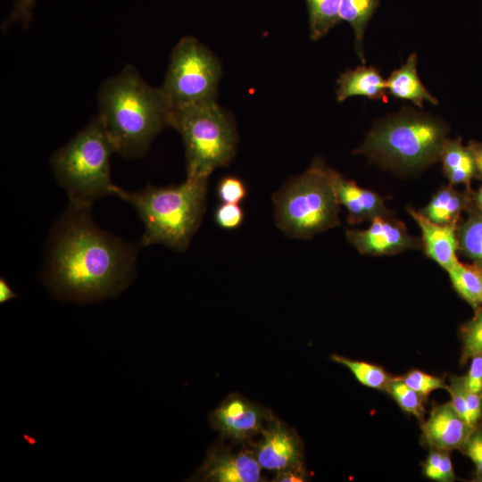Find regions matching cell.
Returning a JSON list of instances; mask_svg holds the SVG:
<instances>
[{
  "mask_svg": "<svg viewBox=\"0 0 482 482\" xmlns=\"http://www.w3.org/2000/svg\"><path fill=\"white\" fill-rule=\"evenodd\" d=\"M330 359L347 368L362 385L370 388L385 391L393 378L382 367L373 363L352 360L338 354H332Z\"/></svg>",
  "mask_w": 482,
  "mask_h": 482,
  "instance_id": "24",
  "label": "cell"
},
{
  "mask_svg": "<svg viewBox=\"0 0 482 482\" xmlns=\"http://www.w3.org/2000/svg\"><path fill=\"white\" fill-rule=\"evenodd\" d=\"M221 66L198 39L182 37L171 51L161 87L172 108L215 100Z\"/></svg>",
  "mask_w": 482,
  "mask_h": 482,
  "instance_id": "8",
  "label": "cell"
},
{
  "mask_svg": "<svg viewBox=\"0 0 482 482\" xmlns=\"http://www.w3.org/2000/svg\"><path fill=\"white\" fill-rule=\"evenodd\" d=\"M389 93L399 99L410 100L419 107L423 101L437 104L438 101L427 90L417 73V54H411L407 62L393 71L386 80Z\"/></svg>",
  "mask_w": 482,
  "mask_h": 482,
  "instance_id": "17",
  "label": "cell"
},
{
  "mask_svg": "<svg viewBox=\"0 0 482 482\" xmlns=\"http://www.w3.org/2000/svg\"><path fill=\"white\" fill-rule=\"evenodd\" d=\"M309 12L310 35L312 40L324 37L340 21L342 0H305Z\"/></svg>",
  "mask_w": 482,
  "mask_h": 482,
  "instance_id": "23",
  "label": "cell"
},
{
  "mask_svg": "<svg viewBox=\"0 0 482 482\" xmlns=\"http://www.w3.org/2000/svg\"><path fill=\"white\" fill-rule=\"evenodd\" d=\"M458 295L475 310L482 304V274L477 265L457 262L448 271Z\"/></svg>",
  "mask_w": 482,
  "mask_h": 482,
  "instance_id": "20",
  "label": "cell"
},
{
  "mask_svg": "<svg viewBox=\"0 0 482 482\" xmlns=\"http://www.w3.org/2000/svg\"><path fill=\"white\" fill-rule=\"evenodd\" d=\"M458 249L482 268V212L471 209L468 219L457 224Z\"/></svg>",
  "mask_w": 482,
  "mask_h": 482,
  "instance_id": "22",
  "label": "cell"
},
{
  "mask_svg": "<svg viewBox=\"0 0 482 482\" xmlns=\"http://www.w3.org/2000/svg\"><path fill=\"white\" fill-rule=\"evenodd\" d=\"M401 378L407 386L426 400L436 389L447 390V385L443 378L433 376L416 369L408 371Z\"/></svg>",
  "mask_w": 482,
  "mask_h": 482,
  "instance_id": "28",
  "label": "cell"
},
{
  "mask_svg": "<svg viewBox=\"0 0 482 482\" xmlns=\"http://www.w3.org/2000/svg\"><path fill=\"white\" fill-rule=\"evenodd\" d=\"M385 391L403 411L413 415L421 422L424 420L426 399L407 386L401 377H393Z\"/></svg>",
  "mask_w": 482,
  "mask_h": 482,
  "instance_id": "25",
  "label": "cell"
},
{
  "mask_svg": "<svg viewBox=\"0 0 482 482\" xmlns=\"http://www.w3.org/2000/svg\"><path fill=\"white\" fill-rule=\"evenodd\" d=\"M469 146L475 158L477 175L482 177V144L470 141Z\"/></svg>",
  "mask_w": 482,
  "mask_h": 482,
  "instance_id": "37",
  "label": "cell"
},
{
  "mask_svg": "<svg viewBox=\"0 0 482 482\" xmlns=\"http://www.w3.org/2000/svg\"><path fill=\"white\" fill-rule=\"evenodd\" d=\"M208 178H189L177 186L148 185L137 191L118 186L113 195L129 204L144 225L141 248L162 245L184 252L198 230L206 207Z\"/></svg>",
  "mask_w": 482,
  "mask_h": 482,
  "instance_id": "3",
  "label": "cell"
},
{
  "mask_svg": "<svg viewBox=\"0 0 482 482\" xmlns=\"http://www.w3.org/2000/svg\"><path fill=\"white\" fill-rule=\"evenodd\" d=\"M474 199L478 209L482 212V186L475 194Z\"/></svg>",
  "mask_w": 482,
  "mask_h": 482,
  "instance_id": "39",
  "label": "cell"
},
{
  "mask_svg": "<svg viewBox=\"0 0 482 482\" xmlns=\"http://www.w3.org/2000/svg\"><path fill=\"white\" fill-rule=\"evenodd\" d=\"M273 481L277 482H301L305 480L304 466L292 467L277 472Z\"/></svg>",
  "mask_w": 482,
  "mask_h": 482,
  "instance_id": "36",
  "label": "cell"
},
{
  "mask_svg": "<svg viewBox=\"0 0 482 482\" xmlns=\"http://www.w3.org/2000/svg\"><path fill=\"white\" fill-rule=\"evenodd\" d=\"M329 178L337 200L347 212L346 221L351 225L372 220L378 216H392L384 197L361 187L354 181L328 168Z\"/></svg>",
  "mask_w": 482,
  "mask_h": 482,
  "instance_id": "13",
  "label": "cell"
},
{
  "mask_svg": "<svg viewBox=\"0 0 482 482\" xmlns=\"http://www.w3.org/2000/svg\"><path fill=\"white\" fill-rule=\"evenodd\" d=\"M447 133L442 120L404 109L378 122L354 153L386 170H422L440 160Z\"/></svg>",
  "mask_w": 482,
  "mask_h": 482,
  "instance_id": "4",
  "label": "cell"
},
{
  "mask_svg": "<svg viewBox=\"0 0 482 482\" xmlns=\"http://www.w3.org/2000/svg\"><path fill=\"white\" fill-rule=\"evenodd\" d=\"M273 417L242 395L232 394L210 414L209 421L223 437L242 443L262 434Z\"/></svg>",
  "mask_w": 482,
  "mask_h": 482,
  "instance_id": "9",
  "label": "cell"
},
{
  "mask_svg": "<svg viewBox=\"0 0 482 482\" xmlns=\"http://www.w3.org/2000/svg\"><path fill=\"white\" fill-rule=\"evenodd\" d=\"M407 211L421 230L425 254L448 271L459 261L457 225L436 224L411 207H407Z\"/></svg>",
  "mask_w": 482,
  "mask_h": 482,
  "instance_id": "15",
  "label": "cell"
},
{
  "mask_svg": "<svg viewBox=\"0 0 482 482\" xmlns=\"http://www.w3.org/2000/svg\"><path fill=\"white\" fill-rule=\"evenodd\" d=\"M422 468L424 475L431 480L452 482L456 479L448 451L431 448Z\"/></svg>",
  "mask_w": 482,
  "mask_h": 482,
  "instance_id": "27",
  "label": "cell"
},
{
  "mask_svg": "<svg viewBox=\"0 0 482 482\" xmlns=\"http://www.w3.org/2000/svg\"><path fill=\"white\" fill-rule=\"evenodd\" d=\"M465 382L469 390L482 393V352L471 358L469 372L465 376Z\"/></svg>",
  "mask_w": 482,
  "mask_h": 482,
  "instance_id": "35",
  "label": "cell"
},
{
  "mask_svg": "<svg viewBox=\"0 0 482 482\" xmlns=\"http://www.w3.org/2000/svg\"><path fill=\"white\" fill-rule=\"evenodd\" d=\"M378 5V0H342L340 21L349 22L355 37V48L361 60L364 62L362 41L365 28Z\"/></svg>",
  "mask_w": 482,
  "mask_h": 482,
  "instance_id": "21",
  "label": "cell"
},
{
  "mask_svg": "<svg viewBox=\"0 0 482 482\" xmlns=\"http://www.w3.org/2000/svg\"><path fill=\"white\" fill-rule=\"evenodd\" d=\"M440 160L443 172L452 186H468L477 175L473 153L469 145H462L461 138L446 140Z\"/></svg>",
  "mask_w": 482,
  "mask_h": 482,
  "instance_id": "18",
  "label": "cell"
},
{
  "mask_svg": "<svg viewBox=\"0 0 482 482\" xmlns=\"http://www.w3.org/2000/svg\"><path fill=\"white\" fill-rule=\"evenodd\" d=\"M195 480L212 482L262 481L261 466L254 453L249 451L233 452L213 447L198 469Z\"/></svg>",
  "mask_w": 482,
  "mask_h": 482,
  "instance_id": "12",
  "label": "cell"
},
{
  "mask_svg": "<svg viewBox=\"0 0 482 482\" xmlns=\"http://www.w3.org/2000/svg\"><path fill=\"white\" fill-rule=\"evenodd\" d=\"M113 153L96 117L53 154L51 169L69 204L92 208L96 201L113 195L110 164Z\"/></svg>",
  "mask_w": 482,
  "mask_h": 482,
  "instance_id": "5",
  "label": "cell"
},
{
  "mask_svg": "<svg viewBox=\"0 0 482 482\" xmlns=\"http://www.w3.org/2000/svg\"><path fill=\"white\" fill-rule=\"evenodd\" d=\"M480 268V267H479ZM480 270H481V274H482V268H480Z\"/></svg>",
  "mask_w": 482,
  "mask_h": 482,
  "instance_id": "40",
  "label": "cell"
},
{
  "mask_svg": "<svg viewBox=\"0 0 482 482\" xmlns=\"http://www.w3.org/2000/svg\"><path fill=\"white\" fill-rule=\"evenodd\" d=\"M276 226L288 237L312 239L340 225L338 204L328 167L316 159L272 195Z\"/></svg>",
  "mask_w": 482,
  "mask_h": 482,
  "instance_id": "6",
  "label": "cell"
},
{
  "mask_svg": "<svg viewBox=\"0 0 482 482\" xmlns=\"http://www.w3.org/2000/svg\"><path fill=\"white\" fill-rule=\"evenodd\" d=\"M460 337L462 344L461 364L464 365L475 354L482 352V305L476 309L473 318L462 325Z\"/></svg>",
  "mask_w": 482,
  "mask_h": 482,
  "instance_id": "26",
  "label": "cell"
},
{
  "mask_svg": "<svg viewBox=\"0 0 482 482\" xmlns=\"http://www.w3.org/2000/svg\"><path fill=\"white\" fill-rule=\"evenodd\" d=\"M469 205V196L449 185L440 187L420 212L436 224L457 225L461 212Z\"/></svg>",
  "mask_w": 482,
  "mask_h": 482,
  "instance_id": "19",
  "label": "cell"
},
{
  "mask_svg": "<svg viewBox=\"0 0 482 482\" xmlns=\"http://www.w3.org/2000/svg\"><path fill=\"white\" fill-rule=\"evenodd\" d=\"M97 102V119L122 157H142L154 138L171 127L173 108L161 87L146 83L132 65L101 85Z\"/></svg>",
  "mask_w": 482,
  "mask_h": 482,
  "instance_id": "2",
  "label": "cell"
},
{
  "mask_svg": "<svg viewBox=\"0 0 482 482\" xmlns=\"http://www.w3.org/2000/svg\"><path fill=\"white\" fill-rule=\"evenodd\" d=\"M482 420V393L468 389L466 392L465 421L473 429Z\"/></svg>",
  "mask_w": 482,
  "mask_h": 482,
  "instance_id": "33",
  "label": "cell"
},
{
  "mask_svg": "<svg viewBox=\"0 0 482 482\" xmlns=\"http://www.w3.org/2000/svg\"><path fill=\"white\" fill-rule=\"evenodd\" d=\"M447 390L451 395L452 405L465 420L467 392L465 376L451 377L450 383L447 385Z\"/></svg>",
  "mask_w": 482,
  "mask_h": 482,
  "instance_id": "32",
  "label": "cell"
},
{
  "mask_svg": "<svg viewBox=\"0 0 482 482\" xmlns=\"http://www.w3.org/2000/svg\"><path fill=\"white\" fill-rule=\"evenodd\" d=\"M171 127L184 145L187 177L209 179L217 168L232 161L236 126L216 100L174 108Z\"/></svg>",
  "mask_w": 482,
  "mask_h": 482,
  "instance_id": "7",
  "label": "cell"
},
{
  "mask_svg": "<svg viewBox=\"0 0 482 482\" xmlns=\"http://www.w3.org/2000/svg\"><path fill=\"white\" fill-rule=\"evenodd\" d=\"M217 195L222 203L239 204L246 197L247 187L240 178L228 175L218 183Z\"/></svg>",
  "mask_w": 482,
  "mask_h": 482,
  "instance_id": "29",
  "label": "cell"
},
{
  "mask_svg": "<svg viewBox=\"0 0 482 482\" xmlns=\"http://www.w3.org/2000/svg\"><path fill=\"white\" fill-rule=\"evenodd\" d=\"M17 296L4 278H0V303H4Z\"/></svg>",
  "mask_w": 482,
  "mask_h": 482,
  "instance_id": "38",
  "label": "cell"
},
{
  "mask_svg": "<svg viewBox=\"0 0 482 482\" xmlns=\"http://www.w3.org/2000/svg\"><path fill=\"white\" fill-rule=\"evenodd\" d=\"M244 211L238 204L222 203L214 212L216 224L224 229L239 228L244 221Z\"/></svg>",
  "mask_w": 482,
  "mask_h": 482,
  "instance_id": "31",
  "label": "cell"
},
{
  "mask_svg": "<svg viewBox=\"0 0 482 482\" xmlns=\"http://www.w3.org/2000/svg\"><path fill=\"white\" fill-rule=\"evenodd\" d=\"M475 466V481L482 482V420L474 428L460 450Z\"/></svg>",
  "mask_w": 482,
  "mask_h": 482,
  "instance_id": "30",
  "label": "cell"
},
{
  "mask_svg": "<svg viewBox=\"0 0 482 482\" xmlns=\"http://www.w3.org/2000/svg\"><path fill=\"white\" fill-rule=\"evenodd\" d=\"M422 438L429 449L461 450L472 428L455 411L451 402L434 405L421 423Z\"/></svg>",
  "mask_w": 482,
  "mask_h": 482,
  "instance_id": "14",
  "label": "cell"
},
{
  "mask_svg": "<svg viewBox=\"0 0 482 482\" xmlns=\"http://www.w3.org/2000/svg\"><path fill=\"white\" fill-rule=\"evenodd\" d=\"M337 83V98L339 102L354 96L386 101V80L374 67L361 66L347 70L340 75Z\"/></svg>",
  "mask_w": 482,
  "mask_h": 482,
  "instance_id": "16",
  "label": "cell"
},
{
  "mask_svg": "<svg viewBox=\"0 0 482 482\" xmlns=\"http://www.w3.org/2000/svg\"><path fill=\"white\" fill-rule=\"evenodd\" d=\"M14 7L8 17V19L3 24L4 28L9 27L15 21H21L28 27L31 21V11L35 4L36 0H14Z\"/></svg>",
  "mask_w": 482,
  "mask_h": 482,
  "instance_id": "34",
  "label": "cell"
},
{
  "mask_svg": "<svg viewBox=\"0 0 482 482\" xmlns=\"http://www.w3.org/2000/svg\"><path fill=\"white\" fill-rule=\"evenodd\" d=\"M255 448V458L265 470L280 471L303 466V444L297 434L273 417Z\"/></svg>",
  "mask_w": 482,
  "mask_h": 482,
  "instance_id": "11",
  "label": "cell"
},
{
  "mask_svg": "<svg viewBox=\"0 0 482 482\" xmlns=\"http://www.w3.org/2000/svg\"><path fill=\"white\" fill-rule=\"evenodd\" d=\"M345 237L360 253L374 256L394 255L422 247L420 238L412 237L401 220L378 216L366 229H347Z\"/></svg>",
  "mask_w": 482,
  "mask_h": 482,
  "instance_id": "10",
  "label": "cell"
},
{
  "mask_svg": "<svg viewBox=\"0 0 482 482\" xmlns=\"http://www.w3.org/2000/svg\"><path fill=\"white\" fill-rule=\"evenodd\" d=\"M140 248L97 226L91 208L68 203L49 233L42 281L62 301L115 297L134 279Z\"/></svg>",
  "mask_w": 482,
  "mask_h": 482,
  "instance_id": "1",
  "label": "cell"
}]
</instances>
